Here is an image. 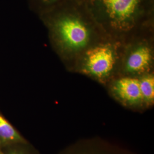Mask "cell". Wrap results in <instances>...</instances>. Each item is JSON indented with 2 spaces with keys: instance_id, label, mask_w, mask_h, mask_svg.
Here are the masks:
<instances>
[{
  "instance_id": "5b68a950",
  "label": "cell",
  "mask_w": 154,
  "mask_h": 154,
  "mask_svg": "<svg viewBox=\"0 0 154 154\" xmlns=\"http://www.w3.org/2000/svg\"><path fill=\"white\" fill-rule=\"evenodd\" d=\"M152 51L147 46L142 45L129 54L126 62L127 71L132 73L143 72L149 69L152 62Z\"/></svg>"
},
{
  "instance_id": "ba28073f",
  "label": "cell",
  "mask_w": 154,
  "mask_h": 154,
  "mask_svg": "<svg viewBox=\"0 0 154 154\" xmlns=\"http://www.w3.org/2000/svg\"><path fill=\"white\" fill-rule=\"evenodd\" d=\"M40 5L44 6L45 9L55 5L65 0H36Z\"/></svg>"
},
{
  "instance_id": "277c9868",
  "label": "cell",
  "mask_w": 154,
  "mask_h": 154,
  "mask_svg": "<svg viewBox=\"0 0 154 154\" xmlns=\"http://www.w3.org/2000/svg\"><path fill=\"white\" fill-rule=\"evenodd\" d=\"M113 91L119 99L130 104H138L143 100L139 80L134 78L118 79L113 86Z\"/></svg>"
},
{
  "instance_id": "8992f818",
  "label": "cell",
  "mask_w": 154,
  "mask_h": 154,
  "mask_svg": "<svg viewBox=\"0 0 154 154\" xmlns=\"http://www.w3.org/2000/svg\"><path fill=\"white\" fill-rule=\"evenodd\" d=\"M23 139L14 127L0 114V144L21 143Z\"/></svg>"
},
{
  "instance_id": "30bf717a",
  "label": "cell",
  "mask_w": 154,
  "mask_h": 154,
  "mask_svg": "<svg viewBox=\"0 0 154 154\" xmlns=\"http://www.w3.org/2000/svg\"><path fill=\"white\" fill-rule=\"evenodd\" d=\"M0 154H3V153H2V152H1V151H0Z\"/></svg>"
},
{
  "instance_id": "52a82bcc",
  "label": "cell",
  "mask_w": 154,
  "mask_h": 154,
  "mask_svg": "<svg viewBox=\"0 0 154 154\" xmlns=\"http://www.w3.org/2000/svg\"><path fill=\"white\" fill-rule=\"evenodd\" d=\"M140 90L143 100L152 103L154 99V79L152 75H146L139 80Z\"/></svg>"
},
{
  "instance_id": "6da1fadb",
  "label": "cell",
  "mask_w": 154,
  "mask_h": 154,
  "mask_svg": "<svg viewBox=\"0 0 154 154\" xmlns=\"http://www.w3.org/2000/svg\"><path fill=\"white\" fill-rule=\"evenodd\" d=\"M46 11L52 37L61 49L75 53L86 47L90 40L88 11L79 0H65Z\"/></svg>"
},
{
  "instance_id": "7a4b0ae2",
  "label": "cell",
  "mask_w": 154,
  "mask_h": 154,
  "mask_svg": "<svg viewBox=\"0 0 154 154\" xmlns=\"http://www.w3.org/2000/svg\"><path fill=\"white\" fill-rule=\"evenodd\" d=\"M79 1L92 18L120 32L132 27L149 4V0Z\"/></svg>"
},
{
  "instance_id": "3957f363",
  "label": "cell",
  "mask_w": 154,
  "mask_h": 154,
  "mask_svg": "<svg viewBox=\"0 0 154 154\" xmlns=\"http://www.w3.org/2000/svg\"><path fill=\"white\" fill-rule=\"evenodd\" d=\"M116 52L107 45L89 50L85 58V70L97 78H104L112 70L116 61Z\"/></svg>"
},
{
  "instance_id": "9c48e42d",
  "label": "cell",
  "mask_w": 154,
  "mask_h": 154,
  "mask_svg": "<svg viewBox=\"0 0 154 154\" xmlns=\"http://www.w3.org/2000/svg\"><path fill=\"white\" fill-rule=\"evenodd\" d=\"M23 154L20 151H12L10 154Z\"/></svg>"
}]
</instances>
